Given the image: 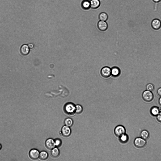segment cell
<instances>
[{
    "instance_id": "obj_1",
    "label": "cell",
    "mask_w": 161,
    "mask_h": 161,
    "mask_svg": "<svg viewBox=\"0 0 161 161\" xmlns=\"http://www.w3.org/2000/svg\"><path fill=\"white\" fill-rule=\"evenodd\" d=\"M142 97L143 99L145 102H149L153 99L154 96L152 91L146 90L142 93Z\"/></svg>"
},
{
    "instance_id": "obj_2",
    "label": "cell",
    "mask_w": 161,
    "mask_h": 161,
    "mask_svg": "<svg viewBox=\"0 0 161 161\" xmlns=\"http://www.w3.org/2000/svg\"><path fill=\"white\" fill-rule=\"evenodd\" d=\"M76 106L71 103L66 104L64 107V111L66 113L70 115H74L75 113Z\"/></svg>"
},
{
    "instance_id": "obj_3",
    "label": "cell",
    "mask_w": 161,
    "mask_h": 161,
    "mask_svg": "<svg viewBox=\"0 0 161 161\" xmlns=\"http://www.w3.org/2000/svg\"><path fill=\"white\" fill-rule=\"evenodd\" d=\"M146 140L141 137H137L134 140V144L138 148H143L145 147L146 144L147 142Z\"/></svg>"
},
{
    "instance_id": "obj_4",
    "label": "cell",
    "mask_w": 161,
    "mask_h": 161,
    "mask_svg": "<svg viewBox=\"0 0 161 161\" xmlns=\"http://www.w3.org/2000/svg\"><path fill=\"white\" fill-rule=\"evenodd\" d=\"M126 130L125 127L122 125H118L116 126L114 130L115 135L119 137L125 133Z\"/></svg>"
},
{
    "instance_id": "obj_5",
    "label": "cell",
    "mask_w": 161,
    "mask_h": 161,
    "mask_svg": "<svg viewBox=\"0 0 161 161\" xmlns=\"http://www.w3.org/2000/svg\"><path fill=\"white\" fill-rule=\"evenodd\" d=\"M101 74L103 77L108 78L111 75V69L108 66L104 67L101 70Z\"/></svg>"
},
{
    "instance_id": "obj_6",
    "label": "cell",
    "mask_w": 161,
    "mask_h": 161,
    "mask_svg": "<svg viewBox=\"0 0 161 161\" xmlns=\"http://www.w3.org/2000/svg\"><path fill=\"white\" fill-rule=\"evenodd\" d=\"M60 132L64 136L68 137L70 135L71 131L70 127L65 125L62 127Z\"/></svg>"
},
{
    "instance_id": "obj_7",
    "label": "cell",
    "mask_w": 161,
    "mask_h": 161,
    "mask_svg": "<svg viewBox=\"0 0 161 161\" xmlns=\"http://www.w3.org/2000/svg\"><path fill=\"white\" fill-rule=\"evenodd\" d=\"M40 152L38 150L33 149L30 150L29 153L30 158L33 160L37 159L39 157Z\"/></svg>"
},
{
    "instance_id": "obj_8",
    "label": "cell",
    "mask_w": 161,
    "mask_h": 161,
    "mask_svg": "<svg viewBox=\"0 0 161 161\" xmlns=\"http://www.w3.org/2000/svg\"><path fill=\"white\" fill-rule=\"evenodd\" d=\"M151 25L153 29L155 30H158L161 27V21L158 19H154L152 21Z\"/></svg>"
},
{
    "instance_id": "obj_9",
    "label": "cell",
    "mask_w": 161,
    "mask_h": 161,
    "mask_svg": "<svg viewBox=\"0 0 161 161\" xmlns=\"http://www.w3.org/2000/svg\"><path fill=\"white\" fill-rule=\"evenodd\" d=\"M45 145L47 148L51 150L56 146L54 140L51 138H49L46 140Z\"/></svg>"
},
{
    "instance_id": "obj_10",
    "label": "cell",
    "mask_w": 161,
    "mask_h": 161,
    "mask_svg": "<svg viewBox=\"0 0 161 161\" xmlns=\"http://www.w3.org/2000/svg\"><path fill=\"white\" fill-rule=\"evenodd\" d=\"M97 26L101 31H104L106 30L108 28V25L105 21H100L98 23Z\"/></svg>"
},
{
    "instance_id": "obj_11",
    "label": "cell",
    "mask_w": 161,
    "mask_h": 161,
    "mask_svg": "<svg viewBox=\"0 0 161 161\" xmlns=\"http://www.w3.org/2000/svg\"><path fill=\"white\" fill-rule=\"evenodd\" d=\"M150 111L152 116H156L159 112L161 111V108L157 106H153L150 108Z\"/></svg>"
},
{
    "instance_id": "obj_12",
    "label": "cell",
    "mask_w": 161,
    "mask_h": 161,
    "mask_svg": "<svg viewBox=\"0 0 161 161\" xmlns=\"http://www.w3.org/2000/svg\"><path fill=\"white\" fill-rule=\"evenodd\" d=\"M30 49L28 45L26 44H24L21 47L20 49V51L21 54L23 55L26 56L29 54L30 52Z\"/></svg>"
},
{
    "instance_id": "obj_13",
    "label": "cell",
    "mask_w": 161,
    "mask_h": 161,
    "mask_svg": "<svg viewBox=\"0 0 161 161\" xmlns=\"http://www.w3.org/2000/svg\"><path fill=\"white\" fill-rule=\"evenodd\" d=\"M111 75L113 77H116L119 76L120 74V69L118 67H113L111 69Z\"/></svg>"
},
{
    "instance_id": "obj_14",
    "label": "cell",
    "mask_w": 161,
    "mask_h": 161,
    "mask_svg": "<svg viewBox=\"0 0 161 161\" xmlns=\"http://www.w3.org/2000/svg\"><path fill=\"white\" fill-rule=\"evenodd\" d=\"M51 150V154L52 157L56 158L59 156L60 154V151L57 148L55 147Z\"/></svg>"
},
{
    "instance_id": "obj_15",
    "label": "cell",
    "mask_w": 161,
    "mask_h": 161,
    "mask_svg": "<svg viewBox=\"0 0 161 161\" xmlns=\"http://www.w3.org/2000/svg\"><path fill=\"white\" fill-rule=\"evenodd\" d=\"M90 2V7L93 9L98 8L100 4V2L99 0H91Z\"/></svg>"
},
{
    "instance_id": "obj_16",
    "label": "cell",
    "mask_w": 161,
    "mask_h": 161,
    "mask_svg": "<svg viewBox=\"0 0 161 161\" xmlns=\"http://www.w3.org/2000/svg\"><path fill=\"white\" fill-rule=\"evenodd\" d=\"M119 140L121 143L124 144L128 140L129 137L125 133L119 137Z\"/></svg>"
},
{
    "instance_id": "obj_17",
    "label": "cell",
    "mask_w": 161,
    "mask_h": 161,
    "mask_svg": "<svg viewBox=\"0 0 161 161\" xmlns=\"http://www.w3.org/2000/svg\"><path fill=\"white\" fill-rule=\"evenodd\" d=\"M141 137L146 140L148 139L149 137V134L147 130H144L141 131L140 133Z\"/></svg>"
},
{
    "instance_id": "obj_18",
    "label": "cell",
    "mask_w": 161,
    "mask_h": 161,
    "mask_svg": "<svg viewBox=\"0 0 161 161\" xmlns=\"http://www.w3.org/2000/svg\"><path fill=\"white\" fill-rule=\"evenodd\" d=\"M81 5L82 8L85 9H88L90 7V2L87 0L83 1Z\"/></svg>"
},
{
    "instance_id": "obj_19",
    "label": "cell",
    "mask_w": 161,
    "mask_h": 161,
    "mask_svg": "<svg viewBox=\"0 0 161 161\" xmlns=\"http://www.w3.org/2000/svg\"><path fill=\"white\" fill-rule=\"evenodd\" d=\"M48 156V154L46 151H42L40 153L39 157L40 159L45 160L47 159Z\"/></svg>"
},
{
    "instance_id": "obj_20",
    "label": "cell",
    "mask_w": 161,
    "mask_h": 161,
    "mask_svg": "<svg viewBox=\"0 0 161 161\" xmlns=\"http://www.w3.org/2000/svg\"><path fill=\"white\" fill-rule=\"evenodd\" d=\"M99 18L100 21H106L108 19V16L106 13L102 12L99 14Z\"/></svg>"
},
{
    "instance_id": "obj_21",
    "label": "cell",
    "mask_w": 161,
    "mask_h": 161,
    "mask_svg": "<svg viewBox=\"0 0 161 161\" xmlns=\"http://www.w3.org/2000/svg\"><path fill=\"white\" fill-rule=\"evenodd\" d=\"M65 125L70 127L73 124V121L72 120L69 118H68L65 119L64 121Z\"/></svg>"
},
{
    "instance_id": "obj_22",
    "label": "cell",
    "mask_w": 161,
    "mask_h": 161,
    "mask_svg": "<svg viewBox=\"0 0 161 161\" xmlns=\"http://www.w3.org/2000/svg\"><path fill=\"white\" fill-rule=\"evenodd\" d=\"M154 88L153 84L151 83L147 84L145 87L146 90L152 92L154 90Z\"/></svg>"
},
{
    "instance_id": "obj_23",
    "label": "cell",
    "mask_w": 161,
    "mask_h": 161,
    "mask_svg": "<svg viewBox=\"0 0 161 161\" xmlns=\"http://www.w3.org/2000/svg\"><path fill=\"white\" fill-rule=\"evenodd\" d=\"M83 111L82 107L79 105H77L76 106L75 113L77 114L81 113Z\"/></svg>"
},
{
    "instance_id": "obj_24",
    "label": "cell",
    "mask_w": 161,
    "mask_h": 161,
    "mask_svg": "<svg viewBox=\"0 0 161 161\" xmlns=\"http://www.w3.org/2000/svg\"><path fill=\"white\" fill-rule=\"evenodd\" d=\"M55 146L57 147L60 146L62 144V142L61 140L59 138H57L54 140Z\"/></svg>"
},
{
    "instance_id": "obj_25",
    "label": "cell",
    "mask_w": 161,
    "mask_h": 161,
    "mask_svg": "<svg viewBox=\"0 0 161 161\" xmlns=\"http://www.w3.org/2000/svg\"><path fill=\"white\" fill-rule=\"evenodd\" d=\"M156 116L157 120L161 123V111Z\"/></svg>"
},
{
    "instance_id": "obj_26",
    "label": "cell",
    "mask_w": 161,
    "mask_h": 161,
    "mask_svg": "<svg viewBox=\"0 0 161 161\" xmlns=\"http://www.w3.org/2000/svg\"><path fill=\"white\" fill-rule=\"evenodd\" d=\"M157 93L159 96L161 97V87L157 89Z\"/></svg>"
},
{
    "instance_id": "obj_27",
    "label": "cell",
    "mask_w": 161,
    "mask_h": 161,
    "mask_svg": "<svg viewBox=\"0 0 161 161\" xmlns=\"http://www.w3.org/2000/svg\"><path fill=\"white\" fill-rule=\"evenodd\" d=\"M29 48L30 49H32L34 47V45L32 43H30L28 45Z\"/></svg>"
},
{
    "instance_id": "obj_28",
    "label": "cell",
    "mask_w": 161,
    "mask_h": 161,
    "mask_svg": "<svg viewBox=\"0 0 161 161\" xmlns=\"http://www.w3.org/2000/svg\"><path fill=\"white\" fill-rule=\"evenodd\" d=\"M158 103L161 106V97H160L158 99Z\"/></svg>"
},
{
    "instance_id": "obj_29",
    "label": "cell",
    "mask_w": 161,
    "mask_h": 161,
    "mask_svg": "<svg viewBox=\"0 0 161 161\" xmlns=\"http://www.w3.org/2000/svg\"><path fill=\"white\" fill-rule=\"evenodd\" d=\"M155 2L158 3L161 1V0H153Z\"/></svg>"
},
{
    "instance_id": "obj_30",
    "label": "cell",
    "mask_w": 161,
    "mask_h": 161,
    "mask_svg": "<svg viewBox=\"0 0 161 161\" xmlns=\"http://www.w3.org/2000/svg\"><path fill=\"white\" fill-rule=\"evenodd\" d=\"M1 144H0V150L1 149Z\"/></svg>"
}]
</instances>
